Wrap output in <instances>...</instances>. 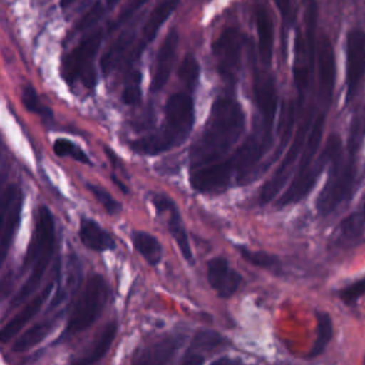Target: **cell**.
Listing matches in <instances>:
<instances>
[{"mask_svg": "<svg viewBox=\"0 0 365 365\" xmlns=\"http://www.w3.org/2000/svg\"><path fill=\"white\" fill-rule=\"evenodd\" d=\"M245 127V115L237 100L220 97L214 101L202 133L190 150L191 171L221 161L238 141Z\"/></svg>", "mask_w": 365, "mask_h": 365, "instance_id": "1", "label": "cell"}, {"mask_svg": "<svg viewBox=\"0 0 365 365\" xmlns=\"http://www.w3.org/2000/svg\"><path fill=\"white\" fill-rule=\"evenodd\" d=\"M324 120H325V117L321 114L312 123L309 134H308L305 145H304V150L301 153L297 174H295L294 180L291 181L288 190L281 195V198L278 201V207L295 204V202L301 201L302 198H305L311 192V190L314 188V185H315L321 171L324 170L325 164H328L331 161V158L338 151H341L339 137L338 135H331L328 138L327 145H325L324 151L321 153L319 158L314 163L315 154L319 148V143H321V137H322Z\"/></svg>", "mask_w": 365, "mask_h": 365, "instance_id": "2", "label": "cell"}, {"mask_svg": "<svg viewBox=\"0 0 365 365\" xmlns=\"http://www.w3.org/2000/svg\"><path fill=\"white\" fill-rule=\"evenodd\" d=\"M194 127V103L190 94L175 93L165 104L161 130L138 138L130 147L144 155H157L182 144Z\"/></svg>", "mask_w": 365, "mask_h": 365, "instance_id": "3", "label": "cell"}, {"mask_svg": "<svg viewBox=\"0 0 365 365\" xmlns=\"http://www.w3.org/2000/svg\"><path fill=\"white\" fill-rule=\"evenodd\" d=\"M54 245H56V225H54L53 214L48 207L40 205L37 210L34 232L21 267L23 269L30 268V274L26 282L20 287V289L11 298V302H10L11 308L24 302L37 289V287L40 285L47 271L50 259L53 257Z\"/></svg>", "mask_w": 365, "mask_h": 365, "instance_id": "4", "label": "cell"}, {"mask_svg": "<svg viewBox=\"0 0 365 365\" xmlns=\"http://www.w3.org/2000/svg\"><path fill=\"white\" fill-rule=\"evenodd\" d=\"M108 299L110 288L106 279L98 274L91 275L73 307L71 315L61 334V339L70 338L93 325L101 315Z\"/></svg>", "mask_w": 365, "mask_h": 365, "instance_id": "5", "label": "cell"}, {"mask_svg": "<svg viewBox=\"0 0 365 365\" xmlns=\"http://www.w3.org/2000/svg\"><path fill=\"white\" fill-rule=\"evenodd\" d=\"M355 153L348 148V157L345 160L341 151L331 158L328 180L317 200L318 214H331L349 194L355 175Z\"/></svg>", "mask_w": 365, "mask_h": 365, "instance_id": "6", "label": "cell"}, {"mask_svg": "<svg viewBox=\"0 0 365 365\" xmlns=\"http://www.w3.org/2000/svg\"><path fill=\"white\" fill-rule=\"evenodd\" d=\"M101 40L103 30H96L68 53L63 64V74L67 83L73 84L76 80H81L87 87L94 86L96 74L93 68V61L98 51Z\"/></svg>", "mask_w": 365, "mask_h": 365, "instance_id": "7", "label": "cell"}, {"mask_svg": "<svg viewBox=\"0 0 365 365\" xmlns=\"http://www.w3.org/2000/svg\"><path fill=\"white\" fill-rule=\"evenodd\" d=\"M244 36L235 27H227L214 41L212 51L217 60V70L221 77L234 81L238 68L241 67Z\"/></svg>", "mask_w": 365, "mask_h": 365, "instance_id": "8", "label": "cell"}, {"mask_svg": "<svg viewBox=\"0 0 365 365\" xmlns=\"http://www.w3.org/2000/svg\"><path fill=\"white\" fill-rule=\"evenodd\" d=\"M309 118H307L301 127L298 128L297 131V135L289 147V150L287 151L284 160L281 161V164L278 165V168L275 170L274 175L261 187V191H259V195H258V201L261 204H267L269 202L279 191L281 188L284 187L285 181L288 180L292 168H294V164L298 158V155L302 153L304 150V145H305V141H307V137L309 134Z\"/></svg>", "mask_w": 365, "mask_h": 365, "instance_id": "9", "label": "cell"}, {"mask_svg": "<svg viewBox=\"0 0 365 365\" xmlns=\"http://www.w3.org/2000/svg\"><path fill=\"white\" fill-rule=\"evenodd\" d=\"M237 174L234 157L224 158L214 164L192 170L190 184L192 190L202 194H218L228 188L231 178Z\"/></svg>", "mask_w": 365, "mask_h": 365, "instance_id": "10", "label": "cell"}, {"mask_svg": "<svg viewBox=\"0 0 365 365\" xmlns=\"http://www.w3.org/2000/svg\"><path fill=\"white\" fill-rule=\"evenodd\" d=\"M1 237H0V261L3 262L10 250V244L21 218L23 191L17 184H9L1 195Z\"/></svg>", "mask_w": 365, "mask_h": 365, "instance_id": "11", "label": "cell"}, {"mask_svg": "<svg viewBox=\"0 0 365 365\" xmlns=\"http://www.w3.org/2000/svg\"><path fill=\"white\" fill-rule=\"evenodd\" d=\"M365 76V33L354 29L346 36V103L351 101Z\"/></svg>", "mask_w": 365, "mask_h": 365, "instance_id": "12", "label": "cell"}, {"mask_svg": "<svg viewBox=\"0 0 365 365\" xmlns=\"http://www.w3.org/2000/svg\"><path fill=\"white\" fill-rule=\"evenodd\" d=\"M151 202L155 207L158 214L167 215V228H168L170 234L173 235V238L175 240L184 259L190 264H194L192 250H191V245H190L187 230L184 227L181 214H180L175 202L173 201V198H170L168 195L161 194V192H153L151 194Z\"/></svg>", "mask_w": 365, "mask_h": 365, "instance_id": "13", "label": "cell"}, {"mask_svg": "<svg viewBox=\"0 0 365 365\" xmlns=\"http://www.w3.org/2000/svg\"><path fill=\"white\" fill-rule=\"evenodd\" d=\"M254 100L258 108V113L261 115V134L271 138V130L277 113V90L274 78L268 74H255L254 77Z\"/></svg>", "mask_w": 365, "mask_h": 365, "instance_id": "14", "label": "cell"}, {"mask_svg": "<svg viewBox=\"0 0 365 365\" xmlns=\"http://www.w3.org/2000/svg\"><path fill=\"white\" fill-rule=\"evenodd\" d=\"M207 279L220 298L232 297L242 285V277L231 268L222 257H215L207 262Z\"/></svg>", "mask_w": 365, "mask_h": 365, "instance_id": "15", "label": "cell"}, {"mask_svg": "<svg viewBox=\"0 0 365 365\" xmlns=\"http://www.w3.org/2000/svg\"><path fill=\"white\" fill-rule=\"evenodd\" d=\"M177 46H178V33L177 30H170L168 34L165 36L157 58H155V64H154V73H153V78H151V86L150 90L153 93L160 91L168 81L171 70H173V64H174V58H175V53H177Z\"/></svg>", "mask_w": 365, "mask_h": 365, "instance_id": "16", "label": "cell"}, {"mask_svg": "<svg viewBox=\"0 0 365 365\" xmlns=\"http://www.w3.org/2000/svg\"><path fill=\"white\" fill-rule=\"evenodd\" d=\"M118 331V322L117 321H110L104 325V328L96 335V338L90 342L86 349L81 352L76 354L70 359V365H91L101 358L106 356L108 352L111 344L115 339Z\"/></svg>", "mask_w": 365, "mask_h": 365, "instance_id": "17", "label": "cell"}, {"mask_svg": "<svg viewBox=\"0 0 365 365\" xmlns=\"http://www.w3.org/2000/svg\"><path fill=\"white\" fill-rule=\"evenodd\" d=\"M182 339L180 335H168L153 345L144 348L134 359L133 365H170Z\"/></svg>", "mask_w": 365, "mask_h": 365, "instance_id": "18", "label": "cell"}, {"mask_svg": "<svg viewBox=\"0 0 365 365\" xmlns=\"http://www.w3.org/2000/svg\"><path fill=\"white\" fill-rule=\"evenodd\" d=\"M54 281H50L44 289H41L33 299H30L29 302H26V305L23 307V309L20 312H17L1 329L0 332V339L3 344H6L7 341H10L11 338H14L20 329L31 319L34 318V315L40 311V308L43 307V304L46 302L47 297L50 295L51 289H53Z\"/></svg>", "mask_w": 365, "mask_h": 365, "instance_id": "19", "label": "cell"}, {"mask_svg": "<svg viewBox=\"0 0 365 365\" xmlns=\"http://www.w3.org/2000/svg\"><path fill=\"white\" fill-rule=\"evenodd\" d=\"M178 3H180V0H163L153 9V11L150 13V16L141 30V40H140L138 46L135 47V50L131 53V60L138 58V56L145 48V46L155 38L157 31L160 30L163 23L170 17V14L174 11V9L178 6Z\"/></svg>", "mask_w": 365, "mask_h": 365, "instance_id": "20", "label": "cell"}, {"mask_svg": "<svg viewBox=\"0 0 365 365\" xmlns=\"http://www.w3.org/2000/svg\"><path fill=\"white\" fill-rule=\"evenodd\" d=\"M318 77L321 96L325 101H329L335 84V56L332 44L327 37L321 38L318 48Z\"/></svg>", "mask_w": 365, "mask_h": 365, "instance_id": "21", "label": "cell"}, {"mask_svg": "<svg viewBox=\"0 0 365 365\" xmlns=\"http://www.w3.org/2000/svg\"><path fill=\"white\" fill-rule=\"evenodd\" d=\"M78 238L88 250L103 252L115 248V240L93 218L83 217L78 228Z\"/></svg>", "mask_w": 365, "mask_h": 365, "instance_id": "22", "label": "cell"}, {"mask_svg": "<svg viewBox=\"0 0 365 365\" xmlns=\"http://www.w3.org/2000/svg\"><path fill=\"white\" fill-rule=\"evenodd\" d=\"M60 317H61V312L54 314L50 318H44V319L36 322L33 327H30L26 332H23L16 339V342L13 344V351L23 352V351H27V349L36 346L37 344H40L44 338H47V335H50L53 332Z\"/></svg>", "mask_w": 365, "mask_h": 365, "instance_id": "23", "label": "cell"}, {"mask_svg": "<svg viewBox=\"0 0 365 365\" xmlns=\"http://www.w3.org/2000/svg\"><path fill=\"white\" fill-rule=\"evenodd\" d=\"M255 26L258 34V47L259 56L265 66L271 64L272 58V46H274V33H272V23L271 17L265 7L255 6Z\"/></svg>", "mask_w": 365, "mask_h": 365, "instance_id": "24", "label": "cell"}, {"mask_svg": "<svg viewBox=\"0 0 365 365\" xmlns=\"http://www.w3.org/2000/svg\"><path fill=\"white\" fill-rule=\"evenodd\" d=\"M131 241L134 248L143 255V258L150 265L160 264L163 258V247L153 234L143 230H134L131 232Z\"/></svg>", "mask_w": 365, "mask_h": 365, "instance_id": "25", "label": "cell"}, {"mask_svg": "<svg viewBox=\"0 0 365 365\" xmlns=\"http://www.w3.org/2000/svg\"><path fill=\"white\" fill-rule=\"evenodd\" d=\"M332 334H334V327H332L331 317L327 312H318L317 314V338L307 356L309 359L319 356L325 351L329 341L332 339Z\"/></svg>", "mask_w": 365, "mask_h": 365, "instance_id": "26", "label": "cell"}, {"mask_svg": "<svg viewBox=\"0 0 365 365\" xmlns=\"http://www.w3.org/2000/svg\"><path fill=\"white\" fill-rule=\"evenodd\" d=\"M235 248L240 252V255L254 267L264 268L272 272H278L281 269V262L278 257L274 254H269L265 251H254L244 245H235Z\"/></svg>", "mask_w": 365, "mask_h": 365, "instance_id": "27", "label": "cell"}, {"mask_svg": "<svg viewBox=\"0 0 365 365\" xmlns=\"http://www.w3.org/2000/svg\"><path fill=\"white\" fill-rule=\"evenodd\" d=\"M53 150H54V154L58 157H70L78 163L91 165V160L88 158V155L77 144H74L73 141H70L67 138L56 140Z\"/></svg>", "mask_w": 365, "mask_h": 365, "instance_id": "28", "label": "cell"}, {"mask_svg": "<svg viewBox=\"0 0 365 365\" xmlns=\"http://www.w3.org/2000/svg\"><path fill=\"white\" fill-rule=\"evenodd\" d=\"M86 187L94 195V198L98 201V204L103 205V208L110 215L118 214L121 211V204L106 188H103V187H100L97 184H93V182H87Z\"/></svg>", "mask_w": 365, "mask_h": 365, "instance_id": "29", "label": "cell"}, {"mask_svg": "<svg viewBox=\"0 0 365 365\" xmlns=\"http://www.w3.org/2000/svg\"><path fill=\"white\" fill-rule=\"evenodd\" d=\"M131 43V36L128 33H124L115 44H113V47L104 54V57L101 58V67L106 73H108L121 58L125 47Z\"/></svg>", "mask_w": 365, "mask_h": 365, "instance_id": "30", "label": "cell"}, {"mask_svg": "<svg viewBox=\"0 0 365 365\" xmlns=\"http://www.w3.org/2000/svg\"><path fill=\"white\" fill-rule=\"evenodd\" d=\"M200 74V66L194 56L187 54L182 60L180 68H178V77L182 84H185L188 88H192L197 84Z\"/></svg>", "mask_w": 365, "mask_h": 365, "instance_id": "31", "label": "cell"}, {"mask_svg": "<svg viewBox=\"0 0 365 365\" xmlns=\"http://www.w3.org/2000/svg\"><path fill=\"white\" fill-rule=\"evenodd\" d=\"M21 101H23L24 107H26L29 111H31V113H34V114H40V115H43V117H51V110H50L48 107L43 106V103H41L40 98H38L37 91H36L33 87L26 86V87L23 88Z\"/></svg>", "mask_w": 365, "mask_h": 365, "instance_id": "32", "label": "cell"}, {"mask_svg": "<svg viewBox=\"0 0 365 365\" xmlns=\"http://www.w3.org/2000/svg\"><path fill=\"white\" fill-rule=\"evenodd\" d=\"M103 14H104V7H103V4H101L100 1H96V3L88 9V11L84 13L83 17L77 21L76 30H77V31H84V30L90 29L91 26H94V24L103 17Z\"/></svg>", "mask_w": 365, "mask_h": 365, "instance_id": "33", "label": "cell"}, {"mask_svg": "<svg viewBox=\"0 0 365 365\" xmlns=\"http://www.w3.org/2000/svg\"><path fill=\"white\" fill-rule=\"evenodd\" d=\"M364 294H365V278L358 279V281L352 282L351 285L342 288L339 291V298L345 304H352L355 299H358Z\"/></svg>", "mask_w": 365, "mask_h": 365, "instance_id": "34", "label": "cell"}, {"mask_svg": "<svg viewBox=\"0 0 365 365\" xmlns=\"http://www.w3.org/2000/svg\"><path fill=\"white\" fill-rule=\"evenodd\" d=\"M148 0H128V3L123 7L121 13L118 14V17L115 19V21H113L110 24V29H117L118 26H121L123 23H125V20H128L138 9H141Z\"/></svg>", "mask_w": 365, "mask_h": 365, "instance_id": "35", "label": "cell"}, {"mask_svg": "<svg viewBox=\"0 0 365 365\" xmlns=\"http://www.w3.org/2000/svg\"><path fill=\"white\" fill-rule=\"evenodd\" d=\"M141 97V90H140V80L134 78L131 83L124 88L123 91V101L125 104H134L140 100Z\"/></svg>", "mask_w": 365, "mask_h": 365, "instance_id": "36", "label": "cell"}, {"mask_svg": "<svg viewBox=\"0 0 365 365\" xmlns=\"http://www.w3.org/2000/svg\"><path fill=\"white\" fill-rule=\"evenodd\" d=\"M202 362H204V355L198 354L194 349H188L181 365H202Z\"/></svg>", "mask_w": 365, "mask_h": 365, "instance_id": "37", "label": "cell"}, {"mask_svg": "<svg viewBox=\"0 0 365 365\" xmlns=\"http://www.w3.org/2000/svg\"><path fill=\"white\" fill-rule=\"evenodd\" d=\"M274 1H275L277 7H278L281 16L284 19H287V16L289 14V3H291V0H274Z\"/></svg>", "mask_w": 365, "mask_h": 365, "instance_id": "38", "label": "cell"}, {"mask_svg": "<svg viewBox=\"0 0 365 365\" xmlns=\"http://www.w3.org/2000/svg\"><path fill=\"white\" fill-rule=\"evenodd\" d=\"M211 365H240V362L235 359H231V358H220L215 362H212Z\"/></svg>", "mask_w": 365, "mask_h": 365, "instance_id": "39", "label": "cell"}, {"mask_svg": "<svg viewBox=\"0 0 365 365\" xmlns=\"http://www.w3.org/2000/svg\"><path fill=\"white\" fill-rule=\"evenodd\" d=\"M76 0H61V7H68L70 4H73Z\"/></svg>", "mask_w": 365, "mask_h": 365, "instance_id": "40", "label": "cell"}, {"mask_svg": "<svg viewBox=\"0 0 365 365\" xmlns=\"http://www.w3.org/2000/svg\"><path fill=\"white\" fill-rule=\"evenodd\" d=\"M106 3H107V6H108V7H113L114 4H117V3H118V0H106Z\"/></svg>", "mask_w": 365, "mask_h": 365, "instance_id": "41", "label": "cell"}, {"mask_svg": "<svg viewBox=\"0 0 365 365\" xmlns=\"http://www.w3.org/2000/svg\"><path fill=\"white\" fill-rule=\"evenodd\" d=\"M364 218H365V202H364Z\"/></svg>", "mask_w": 365, "mask_h": 365, "instance_id": "42", "label": "cell"}, {"mask_svg": "<svg viewBox=\"0 0 365 365\" xmlns=\"http://www.w3.org/2000/svg\"><path fill=\"white\" fill-rule=\"evenodd\" d=\"M364 365H365V359H364Z\"/></svg>", "mask_w": 365, "mask_h": 365, "instance_id": "43", "label": "cell"}]
</instances>
